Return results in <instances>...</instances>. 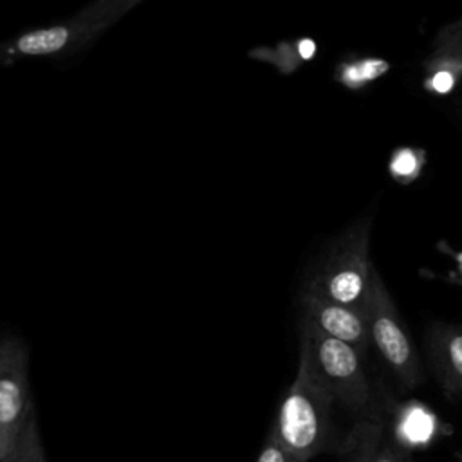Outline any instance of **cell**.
Wrapping results in <instances>:
<instances>
[{"label": "cell", "instance_id": "5b68a950", "mask_svg": "<svg viewBox=\"0 0 462 462\" xmlns=\"http://www.w3.org/2000/svg\"><path fill=\"white\" fill-rule=\"evenodd\" d=\"M365 314L368 321L370 341L375 345L386 366L406 388H415L422 379L419 352L379 271L374 276L365 305Z\"/></svg>", "mask_w": 462, "mask_h": 462}, {"label": "cell", "instance_id": "e0dca14e", "mask_svg": "<svg viewBox=\"0 0 462 462\" xmlns=\"http://www.w3.org/2000/svg\"><path fill=\"white\" fill-rule=\"evenodd\" d=\"M462 101V99H460ZM458 116H460V119H462V103H460V108H458Z\"/></svg>", "mask_w": 462, "mask_h": 462}, {"label": "cell", "instance_id": "4fadbf2b", "mask_svg": "<svg viewBox=\"0 0 462 462\" xmlns=\"http://www.w3.org/2000/svg\"><path fill=\"white\" fill-rule=\"evenodd\" d=\"M5 462H47L36 420L27 428L16 449L11 453V457Z\"/></svg>", "mask_w": 462, "mask_h": 462}, {"label": "cell", "instance_id": "8fae6325", "mask_svg": "<svg viewBox=\"0 0 462 462\" xmlns=\"http://www.w3.org/2000/svg\"><path fill=\"white\" fill-rule=\"evenodd\" d=\"M424 162H426V153L422 148L399 146L390 155L388 171L397 182L408 184L420 175Z\"/></svg>", "mask_w": 462, "mask_h": 462}, {"label": "cell", "instance_id": "30bf717a", "mask_svg": "<svg viewBox=\"0 0 462 462\" xmlns=\"http://www.w3.org/2000/svg\"><path fill=\"white\" fill-rule=\"evenodd\" d=\"M422 88L433 96L451 94L462 81V56L431 52L424 61Z\"/></svg>", "mask_w": 462, "mask_h": 462}, {"label": "cell", "instance_id": "52a82bcc", "mask_svg": "<svg viewBox=\"0 0 462 462\" xmlns=\"http://www.w3.org/2000/svg\"><path fill=\"white\" fill-rule=\"evenodd\" d=\"M99 29L90 22L74 16L67 23L27 31L9 43L0 45V60L9 63L16 56H63L90 42Z\"/></svg>", "mask_w": 462, "mask_h": 462}, {"label": "cell", "instance_id": "8992f818", "mask_svg": "<svg viewBox=\"0 0 462 462\" xmlns=\"http://www.w3.org/2000/svg\"><path fill=\"white\" fill-rule=\"evenodd\" d=\"M300 314L301 323L352 345L361 354L366 352L372 343L366 314L361 309L301 291Z\"/></svg>", "mask_w": 462, "mask_h": 462}, {"label": "cell", "instance_id": "3957f363", "mask_svg": "<svg viewBox=\"0 0 462 462\" xmlns=\"http://www.w3.org/2000/svg\"><path fill=\"white\" fill-rule=\"evenodd\" d=\"M361 352L352 345L327 336L310 325H300V361L332 399L354 413L372 404L370 384Z\"/></svg>", "mask_w": 462, "mask_h": 462}, {"label": "cell", "instance_id": "277c9868", "mask_svg": "<svg viewBox=\"0 0 462 462\" xmlns=\"http://www.w3.org/2000/svg\"><path fill=\"white\" fill-rule=\"evenodd\" d=\"M36 420L29 386V350L16 336L0 337V462Z\"/></svg>", "mask_w": 462, "mask_h": 462}, {"label": "cell", "instance_id": "6da1fadb", "mask_svg": "<svg viewBox=\"0 0 462 462\" xmlns=\"http://www.w3.org/2000/svg\"><path fill=\"white\" fill-rule=\"evenodd\" d=\"M370 229V215L345 227L310 269L301 291L365 310L377 273L368 254Z\"/></svg>", "mask_w": 462, "mask_h": 462}, {"label": "cell", "instance_id": "7a4b0ae2", "mask_svg": "<svg viewBox=\"0 0 462 462\" xmlns=\"http://www.w3.org/2000/svg\"><path fill=\"white\" fill-rule=\"evenodd\" d=\"M332 395L298 363L269 433L294 458L309 462L328 448L332 433Z\"/></svg>", "mask_w": 462, "mask_h": 462}, {"label": "cell", "instance_id": "ba28073f", "mask_svg": "<svg viewBox=\"0 0 462 462\" xmlns=\"http://www.w3.org/2000/svg\"><path fill=\"white\" fill-rule=\"evenodd\" d=\"M430 366L449 397H462V325L431 323L426 334Z\"/></svg>", "mask_w": 462, "mask_h": 462}, {"label": "cell", "instance_id": "7c38bea8", "mask_svg": "<svg viewBox=\"0 0 462 462\" xmlns=\"http://www.w3.org/2000/svg\"><path fill=\"white\" fill-rule=\"evenodd\" d=\"M141 0H94L78 16L96 25L99 31L108 27L116 18L125 14Z\"/></svg>", "mask_w": 462, "mask_h": 462}, {"label": "cell", "instance_id": "9a60e30c", "mask_svg": "<svg viewBox=\"0 0 462 462\" xmlns=\"http://www.w3.org/2000/svg\"><path fill=\"white\" fill-rule=\"evenodd\" d=\"M256 462H301L294 457H291L280 444L278 440L273 437V433H267V439L258 453Z\"/></svg>", "mask_w": 462, "mask_h": 462}, {"label": "cell", "instance_id": "9c48e42d", "mask_svg": "<svg viewBox=\"0 0 462 462\" xmlns=\"http://www.w3.org/2000/svg\"><path fill=\"white\" fill-rule=\"evenodd\" d=\"M392 63L381 56H346L334 67V81L348 90H363L386 76Z\"/></svg>", "mask_w": 462, "mask_h": 462}, {"label": "cell", "instance_id": "5bb4252c", "mask_svg": "<svg viewBox=\"0 0 462 462\" xmlns=\"http://www.w3.org/2000/svg\"><path fill=\"white\" fill-rule=\"evenodd\" d=\"M433 52L462 56V18L439 31L433 40Z\"/></svg>", "mask_w": 462, "mask_h": 462}, {"label": "cell", "instance_id": "2e32d148", "mask_svg": "<svg viewBox=\"0 0 462 462\" xmlns=\"http://www.w3.org/2000/svg\"><path fill=\"white\" fill-rule=\"evenodd\" d=\"M366 462H411V458L404 453V449L395 444H384L381 448H377L375 444Z\"/></svg>", "mask_w": 462, "mask_h": 462}]
</instances>
